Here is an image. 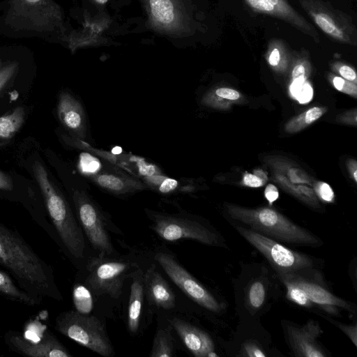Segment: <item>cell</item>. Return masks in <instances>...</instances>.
<instances>
[{
	"mask_svg": "<svg viewBox=\"0 0 357 357\" xmlns=\"http://www.w3.org/2000/svg\"><path fill=\"white\" fill-rule=\"evenodd\" d=\"M24 119L23 107H17L0 116V148L10 142L22 128Z\"/></svg>",
	"mask_w": 357,
	"mask_h": 357,
	"instance_id": "cell-25",
	"label": "cell"
},
{
	"mask_svg": "<svg viewBox=\"0 0 357 357\" xmlns=\"http://www.w3.org/2000/svg\"><path fill=\"white\" fill-rule=\"evenodd\" d=\"M243 1L252 12L282 20L309 36L316 44L320 43L317 30L287 0Z\"/></svg>",
	"mask_w": 357,
	"mask_h": 357,
	"instance_id": "cell-14",
	"label": "cell"
},
{
	"mask_svg": "<svg viewBox=\"0 0 357 357\" xmlns=\"http://www.w3.org/2000/svg\"><path fill=\"white\" fill-rule=\"evenodd\" d=\"M356 109H354L338 116L336 120L344 123L356 126Z\"/></svg>",
	"mask_w": 357,
	"mask_h": 357,
	"instance_id": "cell-42",
	"label": "cell"
},
{
	"mask_svg": "<svg viewBox=\"0 0 357 357\" xmlns=\"http://www.w3.org/2000/svg\"><path fill=\"white\" fill-rule=\"evenodd\" d=\"M272 171L284 176L290 182L296 184L312 185V178L307 172L289 159L280 155H268L264 158Z\"/></svg>",
	"mask_w": 357,
	"mask_h": 357,
	"instance_id": "cell-22",
	"label": "cell"
},
{
	"mask_svg": "<svg viewBox=\"0 0 357 357\" xmlns=\"http://www.w3.org/2000/svg\"><path fill=\"white\" fill-rule=\"evenodd\" d=\"M178 185L176 180L167 178L160 185L159 190L162 193H168L176 189Z\"/></svg>",
	"mask_w": 357,
	"mask_h": 357,
	"instance_id": "cell-45",
	"label": "cell"
},
{
	"mask_svg": "<svg viewBox=\"0 0 357 357\" xmlns=\"http://www.w3.org/2000/svg\"><path fill=\"white\" fill-rule=\"evenodd\" d=\"M92 294L86 284H77L75 285L73 297L75 310L82 314L89 315L93 308Z\"/></svg>",
	"mask_w": 357,
	"mask_h": 357,
	"instance_id": "cell-30",
	"label": "cell"
},
{
	"mask_svg": "<svg viewBox=\"0 0 357 357\" xmlns=\"http://www.w3.org/2000/svg\"><path fill=\"white\" fill-rule=\"evenodd\" d=\"M273 178L284 190L303 203L313 208H319V199L313 188L306 184L293 183L282 174L273 171Z\"/></svg>",
	"mask_w": 357,
	"mask_h": 357,
	"instance_id": "cell-24",
	"label": "cell"
},
{
	"mask_svg": "<svg viewBox=\"0 0 357 357\" xmlns=\"http://www.w3.org/2000/svg\"><path fill=\"white\" fill-rule=\"evenodd\" d=\"M312 185L318 199L326 203L334 202V192L328 183L324 181H316Z\"/></svg>",
	"mask_w": 357,
	"mask_h": 357,
	"instance_id": "cell-37",
	"label": "cell"
},
{
	"mask_svg": "<svg viewBox=\"0 0 357 357\" xmlns=\"http://www.w3.org/2000/svg\"><path fill=\"white\" fill-rule=\"evenodd\" d=\"M264 197L269 204L272 205L279 197L278 188L273 184H268L264 190Z\"/></svg>",
	"mask_w": 357,
	"mask_h": 357,
	"instance_id": "cell-44",
	"label": "cell"
},
{
	"mask_svg": "<svg viewBox=\"0 0 357 357\" xmlns=\"http://www.w3.org/2000/svg\"><path fill=\"white\" fill-rule=\"evenodd\" d=\"M170 325L187 349L195 356H218L212 338L204 331L178 317L172 319Z\"/></svg>",
	"mask_w": 357,
	"mask_h": 357,
	"instance_id": "cell-17",
	"label": "cell"
},
{
	"mask_svg": "<svg viewBox=\"0 0 357 357\" xmlns=\"http://www.w3.org/2000/svg\"><path fill=\"white\" fill-rule=\"evenodd\" d=\"M266 289L261 280H255L248 287L247 292L248 306L253 310L260 309L266 301Z\"/></svg>",
	"mask_w": 357,
	"mask_h": 357,
	"instance_id": "cell-31",
	"label": "cell"
},
{
	"mask_svg": "<svg viewBox=\"0 0 357 357\" xmlns=\"http://www.w3.org/2000/svg\"><path fill=\"white\" fill-rule=\"evenodd\" d=\"M133 264L99 256L88 263L85 284L96 296L107 295L118 298L122 294L123 282Z\"/></svg>",
	"mask_w": 357,
	"mask_h": 357,
	"instance_id": "cell-10",
	"label": "cell"
},
{
	"mask_svg": "<svg viewBox=\"0 0 357 357\" xmlns=\"http://www.w3.org/2000/svg\"><path fill=\"white\" fill-rule=\"evenodd\" d=\"M154 259L171 280L199 305L213 312H220L223 309L222 303L184 268L172 255L158 252Z\"/></svg>",
	"mask_w": 357,
	"mask_h": 357,
	"instance_id": "cell-12",
	"label": "cell"
},
{
	"mask_svg": "<svg viewBox=\"0 0 357 357\" xmlns=\"http://www.w3.org/2000/svg\"><path fill=\"white\" fill-rule=\"evenodd\" d=\"M19 65L16 61L3 63L0 67V93L9 84L18 70Z\"/></svg>",
	"mask_w": 357,
	"mask_h": 357,
	"instance_id": "cell-35",
	"label": "cell"
},
{
	"mask_svg": "<svg viewBox=\"0 0 357 357\" xmlns=\"http://www.w3.org/2000/svg\"><path fill=\"white\" fill-rule=\"evenodd\" d=\"M95 181L100 187L114 193H125L141 188L139 184L112 174H99L95 177Z\"/></svg>",
	"mask_w": 357,
	"mask_h": 357,
	"instance_id": "cell-29",
	"label": "cell"
},
{
	"mask_svg": "<svg viewBox=\"0 0 357 357\" xmlns=\"http://www.w3.org/2000/svg\"><path fill=\"white\" fill-rule=\"evenodd\" d=\"M145 296L154 307L170 310L176 306V296L168 282L151 264L144 273Z\"/></svg>",
	"mask_w": 357,
	"mask_h": 357,
	"instance_id": "cell-18",
	"label": "cell"
},
{
	"mask_svg": "<svg viewBox=\"0 0 357 357\" xmlns=\"http://www.w3.org/2000/svg\"><path fill=\"white\" fill-rule=\"evenodd\" d=\"M312 70V67L307 51L302 50L299 52H294L289 71L291 82H304L307 80Z\"/></svg>",
	"mask_w": 357,
	"mask_h": 357,
	"instance_id": "cell-28",
	"label": "cell"
},
{
	"mask_svg": "<svg viewBox=\"0 0 357 357\" xmlns=\"http://www.w3.org/2000/svg\"><path fill=\"white\" fill-rule=\"evenodd\" d=\"M6 21L15 29L50 32L63 28L61 8L53 0H10Z\"/></svg>",
	"mask_w": 357,
	"mask_h": 357,
	"instance_id": "cell-6",
	"label": "cell"
},
{
	"mask_svg": "<svg viewBox=\"0 0 357 357\" xmlns=\"http://www.w3.org/2000/svg\"><path fill=\"white\" fill-rule=\"evenodd\" d=\"M318 273L314 268H310L294 273L278 275L279 278H286L302 288L313 307H318L333 315H337L339 309L355 313L354 304L337 297L328 290L323 280L319 278Z\"/></svg>",
	"mask_w": 357,
	"mask_h": 357,
	"instance_id": "cell-13",
	"label": "cell"
},
{
	"mask_svg": "<svg viewBox=\"0 0 357 357\" xmlns=\"http://www.w3.org/2000/svg\"><path fill=\"white\" fill-rule=\"evenodd\" d=\"M13 188L14 185L12 178L0 170V190L10 192Z\"/></svg>",
	"mask_w": 357,
	"mask_h": 357,
	"instance_id": "cell-43",
	"label": "cell"
},
{
	"mask_svg": "<svg viewBox=\"0 0 357 357\" xmlns=\"http://www.w3.org/2000/svg\"><path fill=\"white\" fill-rule=\"evenodd\" d=\"M328 321L339 328L353 342L355 347L357 346V326L356 324H344L335 321L329 317H326Z\"/></svg>",
	"mask_w": 357,
	"mask_h": 357,
	"instance_id": "cell-39",
	"label": "cell"
},
{
	"mask_svg": "<svg viewBox=\"0 0 357 357\" xmlns=\"http://www.w3.org/2000/svg\"><path fill=\"white\" fill-rule=\"evenodd\" d=\"M2 64H3V62L1 61V59H0V67L1 66Z\"/></svg>",
	"mask_w": 357,
	"mask_h": 357,
	"instance_id": "cell-49",
	"label": "cell"
},
{
	"mask_svg": "<svg viewBox=\"0 0 357 357\" xmlns=\"http://www.w3.org/2000/svg\"><path fill=\"white\" fill-rule=\"evenodd\" d=\"M323 333L319 323L310 319L304 325L285 324V335L291 351L299 357H326L324 349L317 341Z\"/></svg>",
	"mask_w": 357,
	"mask_h": 357,
	"instance_id": "cell-16",
	"label": "cell"
},
{
	"mask_svg": "<svg viewBox=\"0 0 357 357\" xmlns=\"http://www.w3.org/2000/svg\"><path fill=\"white\" fill-rule=\"evenodd\" d=\"M73 201L79 224L93 249L101 257L113 255L115 250L105 219L97 205L84 192L77 190L73 194Z\"/></svg>",
	"mask_w": 357,
	"mask_h": 357,
	"instance_id": "cell-11",
	"label": "cell"
},
{
	"mask_svg": "<svg viewBox=\"0 0 357 357\" xmlns=\"http://www.w3.org/2000/svg\"><path fill=\"white\" fill-rule=\"evenodd\" d=\"M171 325L157 330L149 354L150 357H172L174 356V340Z\"/></svg>",
	"mask_w": 357,
	"mask_h": 357,
	"instance_id": "cell-27",
	"label": "cell"
},
{
	"mask_svg": "<svg viewBox=\"0 0 357 357\" xmlns=\"http://www.w3.org/2000/svg\"><path fill=\"white\" fill-rule=\"evenodd\" d=\"M241 97L240 93L235 89L220 87L214 90L213 93H208L205 98L236 101L239 100Z\"/></svg>",
	"mask_w": 357,
	"mask_h": 357,
	"instance_id": "cell-38",
	"label": "cell"
},
{
	"mask_svg": "<svg viewBox=\"0 0 357 357\" xmlns=\"http://www.w3.org/2000/svg\"><path fill=\"white\" fill-rule=\"evenodd\" d=\"M59 333L98 354L109 357L114 349L103 324L94 316L82 314L75 310L64 311L55 319Z\"/></svg>",
	"mask_w": 357,
	"mask_h": 357,
	"instance_id": "cell-4",
	"label": "cell"
},
{
	"mask_svg": "<svg viewBox=\"0 0 357 357\" xmlns=\"http://www.w3.org/2000/svg\"><path fill=\"white\" fill-rule=\"evenodd\" d=\"M328 79L333 87L337 91L353 96L354 98L357 97V84L332 73L328 74Z\"/></svg>",
	"mask_w": 357,
	"mask_h": 357,
	"instance_id": "cell-33",
	"label": "cell"
},
{
	"mask_svg": "<svg viewBox=\"0 0 357 357\" xmlns=\"http://www.w3.org/2000/svg\"><path fill=\"white\" fill-rule=\"evenodd\" d=\"M132 273L128 305L127 326L130 333L136 334L142 319L145 291L144 273L138 268Z\"/></svg>",
	"mask_w": 357,
	"mask_h": 357,
	"instance_id": "cell-20",
	"label": "cell"
},
{
	"mask_svg": "<svg viewBox=\"0 0 357 357\" xmlns=\"http://www.w3.org/2000/svg\"><path fill=\"white\" fill-rule=\"evenodd\" d=\"M152 229L162 239L176 241L191 239L212 246H225L224 239L211 226L177 215H154Z\"/></svg>",
	"mask_w": 357,
	"mask_h": 357,
	"instance_id": "cell-9",
	"label": "cell"
},
{
	"mask_svg": "<svg viewBox=\"0 0 357 357\" xmlns=\"http://www.w3.org/2000/svg\"><path fill=\"white\" fill-rule=\"evenodd\" d=\"M238 356L243 357H265L266 353L257 342L247 340L242 343Z\"/></svg>",
	"mask_w": 357,
	"mask_h": 357,
	"instance_id": "cell-36",
	"label": "cell"
},
{
	"mask_svg": "<svg viewBox=\"0 0 357 357\" xmlns=\"http://www.w3.org/2000/svg\"><path fill=\"white\" fill-rule=\"evenodd\" d=\"M0 295L16 303L35 307L43 300L32 296L22 289L14 278L5 270L0 268Z\"/></svg>",
	"mask_w": 357,
	"mask_h": 357,
	"instance_id": "cell-23",
	"label": "cell"
},
{
	"mask_svg": "<svg viewBox=\"0 0 357 357\" xmlns=\"http://www.w3.org/2000/svg\"><path fill=\"white\" fill-rule=\"evenodd\" d=\"M289 92L294 98L300 103L309 102L313 96V89L310 83L306 80L304 82H291Z\"/></svg>",
	"mask_w": 357,
	"mask_h": 357,
	"instance_id": "cell-32",
	"label": "cell"
},
{
	"mask_svg": "<svg viewBox=\"0 0 357 357\" xmlns=\"http://www.w3.org/2000/svg\"><path fill=\"white\" fill-rule=\"evenodd\" d=\"M291 51L285 41L281 38H271L267 45L264 58L269 67L278 74L289 73L294 58Z\"/></svg>",
	"mask_w": 357,
	"mask_h": 357,
	"instance_id": "cell-21",
	"label": "cell"
},
{
	"mask_svg": "<svg viewBox=\"0 0 357 357\" xmlns=\"http://www.w3.org/2000/svg\"><path fill=\"white\" fill-rule=\"evenodd\" d=\"M59 119L69 131L78 137L84 138L86 132V118L80 102L68 92L60 93L57 105Z\"/></svg>",
	"mask_w": 357,
	"mask_h": 357,
	"instance_id": "cell-19",
	"label": "cell"
},
{
	"mask_svg": "<svg viewBox=\"0 0 357 357\" xmlns=\"http://www.w3.org/2000/svg\"><path fill=\"white\" fill-rule=\"evenodd\" d=\"M242 183L244 185L250 188H259L266 182L255 174L245 173L243 176Z\"/></svg>",
	"mask_w": 357,
	"mask_h": 357,
	"instance_id": "cell-40",
	"label": "cell"
},
{
	"mask_svg": "<svg viewBox=\"0 0 357 357\" xmlns=\"http://www.w3.org/2000/svg\"><path fill=\"white\" fill-rule=\"evenodd\" d=\"M96 4L100 6L105 5L109 0H93Z\"/></svg>",
	"mask_w": 357,
	"mask_h": 357,
	"instance_id": "cell-48",
	"label": "cell"
},
{
	"mask_svg": "<svg viewBox=\"0 0 357 357\" xmlns=\"http://www.w3.org/2000/svg\"><path fill=\"white\" fill-rule=\"evenodd\" d=\"M330 66L335 74L357 84L356 72L351 66L342 61H333Z\"/></svg>",
	"mask_w": 357,
	"mask_h": 357,
	"instance_id": "cell-34",
	"label": "cell"
},
{
	"mask_svg": "<svg viewBox=\"0 0 357 357\" xmlns=\"http://www.w3.org/2000/svg\"><path fill=\"white\" fill-rule=\"evenodd\" d=\"M315 25L331 40L350 46L357 45V29L352 17L324 0H298Z\"/></svg>",
	"mask_w": 357,
	"mask_h": 357,
	"instance_id": "cell-7",
	"label": "cell"
},
{
	"mask_svg": "<svg viewBox=\"0 0 357 357\" xmlns=\"http://www.w3.org/2000/svg\"><path fill=\"white\" fill-rule=\"evenodd\" d=\"M83 170L87 172L96 171L99 167L98 161L88 154H84L81 160Z\"/></svg>",
	"mask_w": 357,
	"mask_h": 357,
	"instance_id": "cell-41",
	"label": "cell"
},
{
	"mask_svg": "<svg viewBox=\"0 0 357 357\" xmlns=\"http://www.w3.org/2000/svg\"><path fill=\"white\" fill-rule=\"evenodd\" d=\"M33 172L41 192L46 215L56 236V243L75 265H79L85 257L86 242L77 217L40 161L34 162Z\"/></svg>",
	"mask_w": 357,
	"mask_h": 357,
	"instance_id": "cell-2",
	"label": "cell"
},
{
	"mask_svg": "<svg viewBox=\"0 0 357 357\" xmlns=\"http://www.w3.org/2000/svg\"><path fill=\"white\" fill-rule=\"evenodd\" d=\"M225 208L231 219L276 241L307 246H319L322 243L319 237L273 208H250L227 204Z\"/></svg>",
	"mask_w": 357,
	"mask_h": 357,
	"instance_id": "cell-3",
	"label": "cell"
},
{
	"mask_svg": "<svg viewBox=\"0 0 357 357\" xmlns=\"http://www.w3.org/2000/svg\"><path fill=\"white\" fill-rule=\"evenodd\" d=\"M0 266L26 292L61 301L52 266L15 231L0 222Z\"/></svg>",
	"mask_w": 357,
	"mask_h": 357,
	"instance_id": "cell-1",
	"label": "cell"
},
{
	"mask_svg": "<svg viewBox=\"0 0 357 357\" xmlns=\"http://www.w3.org/2000/svg\"><path fill=\"white\" fill-rule=\"evenodd\" d=\"M253 174L258 176L259 178L263 179L264 181L267 182L268 176H267L266 173L264 171H263L261 169H255V170H254Z\"/></svg>",
	"mask_w": 357,
	"mask_h": 357,
	"instance_id": "cell-47",
	"label": "cell"
},
{
	"mask_svg": "<svg viewBox=\"0 0 357 357\" xmlns=\"http://www.w3.org/2000/svg\"><path fill=\"white\" fill-rule=\"evenodd\" d=\"M235 229L248 243L261 253L278 274H289L313 268L314 259L268 238L249 228L235 226Z\"/></svg>",
	"mask_w": 357,
	"mask_h": 357,
	"instance_id": "cell-8",
	"label": "cell"
},
{
	"mask_svg": "<svg viewBox=\"0 0 357 357\" xmlns=\"http://www.w3.org/2000/svg\"><path fill=\"white\" fill-rule=\"evenodd\" d=\"M148 24L155 31L174 38L192 35L195 22L186 0H141Z\"/></svg>",
	"mask_w": 357,
	"mask_h": 357,
	"instance_id": "cell-5",
	"label": "cell"
},
{
	"mask_svg": "<svg viewBox=\"0 0 357 357\" xmlns=\"http://www.w3.org/2000/svg\"><path fill=\"white\" fill-rule=\"evenodd\" d=\"M347 168L350 176L354 181L357 182V162L354 159H349L347 162Z\"/></svg>",
	"mask_w": 357,
	"mask_h": 357,
	"instance_id": "cell-46",
	"label": "cell"
},
{
	"mask_svg": "<svg viewBox=\"0 0 357 357\" xmlns=\"http://www.w3.org/2000/svg\"><path fill=\"white\" fill-rule=\"evenodd\" d=\"M4 342L13 352L29 357H71L72 354L51 332L47 331L37 342L26 339L18 331H8Z\"/></svg>",
	"mask_w": 357,
	"mask_h": 357,
	"instance_id": "cell-15",
	"label": "cell"
},
{
	"mask_svg": "<svg viewBox=\"0 0 357 357\" xmlns=\"http://www.w3.org/2000/svg\"><path fill=\"white\" fill-rule=\"evenodd\" d=\"M326 111L324 107H311L286 123L284 130L289 133L298 132L317 121Z\"/></svg>",
	"mask_w": 357,
	"mask_h": 357,
	"instance_id": "cell-26",
	"label": "cell"
}]
</instances>
